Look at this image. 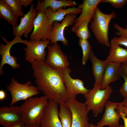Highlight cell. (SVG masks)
Segmentation results:
<instances>
[{"label":"cell","instance_id":"1","mask_svg":"<svg viewBox=\"0 0 127 127\" xmlns=\"http://www.w3.org/2000/svg\"><path fill=\"white\" fill-rule=\"evenodd\" d=\"M36 87L48 99L59 104L68 99L62 69H53L45 62L35 60L30 63Z\"/></svg>","mask_w":127,"mask_h":127},{"label":"cell","instance_id":"2","mask_svg":"<svg viewBox=\"0 0 127 127\" xmlns=\"http://www.w3.org/2000/svg\"><path fill=\"white\" fill-rule=\"evenodd\" d=\"M48 100L44 95L31 97L25 100L19 107L22 121L25 125L40 126V120Z\"/></svg>","mask_w":127,"mask_h":127},{"label":"cell","instance_id":"3","mask_svg":"<svg viewBox=\"0 0 127 127\" xmlns=\"http://www.w3.org/2000/svg\"><path fill=\"white\" fill-rule=\"evenodd\" d=\"M116 16L114 12L109 14L103 13L97 6L91 21L90 28L96 40L100 44L107 47H110L108 38L109 24L111 20Z\"/></svg>","mask_w":127,"mask_h":127},{"label":"cell","instance_id":"4","mask_svg":"<svg viewBox=\"0 0 127 127\" xmlns=\"http://www.w3.org/2000/svg\"><path fill=\"white\" fill-rule=\"evenodd\" d=\"M113 90L108 85L103 89H99L90 90L84 97L86 99L84 103L89 112L92 111L95 117L101 113L106 102L108 100Z\"/></svg>","mask_w":127,"mask_h":127},{"label":"cell","instance_id":"5","mask_svg":"<svg viewBox=\"0 0 127 127\" xmlns=\"http://www.w3.org/2000/svg\"><path fill=\"white\" fill-rule=\"evenodd\" d=\"M7 86V89L11 93L12 100L10 106H12L16 102L25 100L39 94V91L36 87L32 85L29 81L23 84L19 83L13 78Z\"/></svg>","mask_w":127,"mask_h":127},{"label":"cell","instance_id":"6","mask_svg":"<svg viewBox=\"0 0 127 127\" xmlns=\"http://www.w3.org/2000/svg\"><path fill=\"white\" fill-rule=\"evenodd\" d=\"M38 14L33 22V31L30 36L31 40H50L53 29L44 12L37 11Z\"/></svg>","mask_w":127,"mask_h":127},{"label":"cell","instance_id":"7","mask_svg":"<svg viewBox=\"0 0 127 127\" xmlns=\"http://www.w3.org/2000/svg\"><path fill=\"white\" fill-rule=\"evenodd\" d=\"M72 113L71 127H90L87 106L75 99H68L65 102Z\"/></svg>","mask_w":127,"mask_h":127},{"label":"cell","instance_id":"8","mask_svg":"<svg viewBox=\"0 0 127 127\" xmlns=\"http://www.w3.org/2000/svg\"><path fill=\"white\" fill-rule=\"evenodd\" d=\"M0 36L6 43L5 44H0V55L2 56L0 64V75L1 76L3 73V68L5 64L9 65L14 69L18 68L20 67V65L17 62V58L11 55L10 52V49L13 45L18 43H22L27 46L28 40H23L21 37L16 36L12 40L8 41L5 38L1 36Z\"/></svg>","mask_w":127,"mask_h":127},{"label":"cell","instance_id":"9","mask_svg":"<svg viewBox=\"0 0 127 127\" xmlns=\"http://www.w3.org/2000/svg\"><path fill=\"white\" fill-rule=\"evenodd\" d=\"M51 44L50 41L30 40L24 49L25 59L31 63L35 60L45 62L46 56L45 48Z\"/></svg>","mask_w":127,"mask_h":127},{"label":"cell","instance_id":"10","mask_svg":"<svg viewBox=\"0 0 127 127\" xmlns=\"http://www.w3.org/2000/svg\"><path fill=\"white\" fill-rule=\"evenodd\" d=\"M63 78L66 88L68 99H75L78 94L84 95L90 90L86 88L83 81L78 79H73L70 75L71 70L68 67L62 69Z\"/></svg>","mask_w":127,"mask_h":127},{"label":"cell","instance_id":"11","mask_svg":"<svg viewBox=\"0 0 127 127\" xmlns=\"http://www.w3.org/2000/svg\"><path fill=\"white\" fill-rule=\"evenodd\" d=\"M48 52L45 63L55 69H63L68 67V58L63 53L57 42L47 47Z\"/></svg>","mask_w":127,"mask_h":127},{"label":"cell","instance_id":"12","mask_svg":"<svg viewBox=\"0 0 127 127\" xmlns=\"http://www.w3.org/2000/svg\"><path fill=\"white\" fill-rule=\"evenodd\" d=\"M76 16V15L68 14L66 16L61 23L56 21L53 22L52 24L53 29L50 40L51 45L58 41H60L64 46H68L67 40L64 36V30L66 28L73 25Z\"/></svg>","mask_w":127,"mask_h":127},{"label":"cell","instance_id":"13","mask_svg":"<svg viewBox=\"0 0 127 127\" xmlns=\"http://www.w3.org/2000/svg\"><path fill=\"white\" fill-rule=\"evenodd\" d=\"M58 103L48 99L40 123V127H63L58 113Z\"/></svg>","mask_w":127,"mask_h":127},{"label":"cell","instance_id":"14","mask_svg":"<svg viewBox=\"0 0 127 127\" xmlns=\"http://www.w3.org/2000/svg\"><path fill=\"white\" fill-rule=\"evenodd\" d=\"M34 4L31 5L30 9L24 15L20 17V22L17 26L12 27L14 36H18L21 37L23 35L25 38L34 28L33 22L37 16V10L34 7Z\"/></svg>","mask_w":127,"mask_h":127},{"label":"cell","instance_id":"15","mask_svg":"<svg viewBox=\"0 0 127 127\" xmlns=\"http://www.w3.org/2000/svg\"><path fill=\"white\" fill-rule=\"evenodd\" d=\"M119 103L108 100L106 102L105 112L101 119L97 124L98 126L103 127L107 125L111 127H119L120 117L116 109Z\"/></svg>","mask_w":127,"mask_h":127},{"label":"cell","instance_id":"16","mask_svg":"<svg viewBox=\"0 0 127 127\" xmlns=\"http://www.w3.org/2000/svg\"><path fill=\"white\" fill-rule=\"evenodd\" d=\"M22 117L20 107L12 105L3 106L0 108V124L7 127L22 121Z\"/></svg>","mask_w":127,"mask_h":127},{"label":"cell","instance_id":"17","mask_svg":"<svg viewBox=\"0 0 127 127\" xmlns=\"http://www.w3.org/2000/svg\"><path fill=\"white\" fill-rule=\"evenodd\" d=\"M101 0H83L79 4L81 9V13L76 18L75 24L71 29L73 32L83 21L88 19L91 21L93 18L98 5L100 3Z\"/></svg>","mask_w":127,"mask_h":127},{"label":"cell","instance_id":"18","mask_svg":"<svg viewBox=\"0 0 127 127\" xmlns=\"http://www.w3.org/2000/svg\"><path fill=\"white\" fill-rule=\"evenodd\" d=\"M89 59L91 62L92 73L95 80L93 88L98 89L100 87L107 63L105 60H101L98 58L92 50L90 54Z\"/></svg>","mask_w":127,"mask_h":127},{"label":"cell","instance_id":"19","mask_svg":"<svg viewBox=\"0 0 127 127\" xmlns=\"http://www.w3.org/2000/svg\"><path fill=\"white\" fill-rule=\"evenodd\" d=\"M122 73L120 65L107 63L100 89H103L110 83L119 79Z\"/></svg>","mask_w":127,"mask_h":127},{"label":"cell","instance_id":"20","mask_svg":"<svg viewBox=\"0 0 127 127\" xmlns=\"http://www.w3.org/2000/svg\"><path fill=\"white\" fill-rule=\"evenodd\" d=\"M110 48L109 54L105 60L107 63L120 65L127 62V49L121 47L112 40Z\"/></svg>","mask_w":127,"mask_h":127},{"label":"cell","instance_id":"21","mask_svg":"<svg viewBox=\"0 0 127 127\" xmlns=\"http://www.w3.org/2000/svg\"><path fill=\"white\" fill-rule=\"evenodd\" d=\"M77 5L74 1L71 0H44L41 2L39 0L36 9L37 11H44L47 8L50 7L53 12H55L61 8H65L67 7L75 6Z\"/></svg>","mask_w":127,"mask_h":127},{"label":"cell","instance_id":"22","mask_svg":"<svg viewBox=\"0 0 127 127\" xmlns=\"http://www.w3.org/2000/svg\"><path fill=\"white\" fill-rule=\"evenodd\" d=\"M63 8H60L55 12H53L50 7L48 8L45 10L44 12L52 24L55 21L62 22L67 14H72L77 15L81 12V8L79 5L77 8L73 6L66 9Z\"/></svg>","mask_w":127,"mask_h":127},{"label":"cell","instance_id":"23","mask_svg":"<svg viewBox=\"0 0 127 127\" xmlns=\"http://www.w3.org/2000/svg\"><path fill=\"white\" fill-rule=\"evenodd\" d=\"M0 18L3 19L12 27L18 25V18L9 6L3 0H0Z\"/></svg>","mask_w":127,"mask_h":127},{"label":"cell","instance_id":"24","mask_svg":"<svg viewBox=\"0 0 127 127\" xmlns=\"http://www.w3.org/2000/svg\"><path fill=\"white\" fill-rule=\"evenodd\" d=\"M58 115L63 127H71L72 115L71 110L65 102L59 104Z\"/></svg>","mask_w":127,"mask_h":127},{"label":"cell","instance_id":"25","mask_svg":"<svg viewBox=\"0 0 127 127\" xmlns=\"http://www.w3.org/2000/svg\"><path fill=\"white\" fill-rule=\"evenodd\" d=\"M91 22L87 19L82 22L73 32L79 39H87L90 37V34L88 28V24Z\"/></svg>","mask_w":127,"mask_h":127},{"label":"cell","instance_id":"26","mask_svg":"<svg viewBox=\"0 0 127 127\" xmlns=\"http://www.w3.org/2000/svg\"><path fill=\"white\" fill-rule=\"evenodd\" d=\"M79 44L82 51V64L83 65H84L87 61L89 59L90 54L92 50L87 39H79Z\"/></svg>","mask_w":127,"mask_h":127},{"label":"cell","instance_id":"27","mask_svg":"<svg viewBox=\"0 0 127 127\" xmlns=\"http://www.w3.org/2000/svg\"><path fill=\"white\" fill-rule=\"evenodd\" d=\"M9 6L17 18L24 16V14L22 10V6L19 0H3Z\"/></svg>","mask_w":127,"mask_h":127},{"label":"cell","instance_id":"28","mask_svg":"<svg viewBox=\"0 0 127 127\" xmlns=\"http://www.w3.org/2000/svg\"><path fill=\"white\" fill-rule=\"evenodd\" d=\"M108 3L114 8H120L127 2V0H101L100 3Z\"/></svg>","mask_w":127,"mask_h":127},{"label":"cell","instance_id":"29","mask_svg":"<svg viewBox=\"0 0 127 127\" xmlns=\"http://www.w3.org/2000/svg\"><path fill=\"white\" fill-rule=\"evenodd\" d=\"M122 77L123 78L124 81L119 90V92L123 97L127 99V76L123 72Z\"/></svg>","mask_w":127,"mask_h":127},{"label":"cell","instance_id":"30","mask_svg":"<svg viewBox=\"0 0 127 127\" xmlns=\"http://www.w3.org/2000/svg\"><path fill=\"white\" fill-rule=\"evenodd\" d=\"M123 101L119 103L117 106L116 110L119 114L120 118H122L123 120L124 127H127V117L126 116V114L123 111Z\"/></svg>","mask_w":127,"mask_h":127},{"label":"cell","instance_id":"31","mask_svg":"<svg viewBox=\"0 0 127 127\" xmlns=\"http://www.w3.org/2000/svg\"><path fill=\"white\" fill-rule=\"evenodd\" d=\"M113 26L118 31L115 33L117 35L127 37V25L125 28H124L117 24L114 23L113 25Z\"/></svg>","mask_w":127,"mask_h":127},{"label":"cell","instance_id":"32","mask_svg":"<svg viewBox=\"0 0 127 127\" xmlns=\"http://www.w3.org/2000/svg\"><path fill=\"white\" fill-rule=\"evenodd\" d=\"M112 40L119 45L127 47V37L121 36L118 37L113 38Z\"/></svg>","mask_w":127,"mask_h":127},{"label":"cell","instance_id":"33","mask_svg":"<svg viewBox=\"0 0 127 127\" xmlns=\"http://www.w3.org/2000/svg\"><path fill=\"white\" fill-rule=\"evenodd\" d=\"M34 1L33 0H19L22 6H24L25 7H26L29 5H31Z\"/></svg>","mask_w":127,"mask_h":127},{"label":"cell","instance_id":"34","mask_svg":"<svg viewBox=\"0 0 127 127\" xmlns=\"http://www.w3.org/2000/svg\"><path fill=\"white\" fill-rule=\"evenodd\" d=\"M120 66L123 72L127 76V62L121 64Z\"/></svg>","mask_w":127,"mask_h":127},{"label":"cell","instance_id":"35","mask_svg":"<svg viewBox=\"0 0 127 127\" xmlns=\"http://www.w3.org/2000/svg\"><path fill=\"white\" fill-rule=\"evenodd\" d=\"M25 124L22 121H21L7 127H24Z\"/></svg>","mask_w":127,"mask_h":127},{"label":"cell","instance_id":"36","mask_svg":"<svg viewBox=\"0 0 127 127\" xmlns=\"http://www.w3.org/2000/svg\"><path fill=\"white\" fill-rule=\"evenodd\" d=\"M6 97L5 92L3 90H0V100L2 101Z\"/></svg>","mask_w":127,"mask_h":127},{"label":"cell","instance_id":"37","mask_svg":"<svg viewBox=\"0 0 127 127\" xmlns=\"http://www.w3.org/2000/svg\"><path fill=\"white\" fill-rule=\"evenodd\" d=\"M123 102V107L127 109V99L124 98Z\"/></svg>","mask_w":127,"mask_h":127},{"label":"cell","instance_id":"38","mask_svg":"<svg viewBox=\"0 0 127 127\" xmlns=\"http://www.w3.org/2000/svg\"><path fill=\"white\" fill-rule=\"evenodd\" d=\"M24 127H40V126L38 125H25Z\"/></svg>","mask_w":127,"mask_h":127},{"label":"cell","instance_id":"39","mask_svg":"<svg viewBox=\"0 0 127 127\" xmlns=\"http://www.w3.org/2000/svg\"><path fill=\"white\" fill-rule=\"evenodd\" d=\"M123 112L126 113V116L127 117V109L123 107Z\"/></svg>","mask_w":127,"mask_h":127},{"label":"cell","instance_id":"40","mask_svg":"<svg viewBox=\"0 0 127 127\" xmlns=\"http://www.w3.org/2000/svg\"><path fill=\"white\" fill-rule=\"evenodd\" d=\"M90 127H99L97 125H95L91 123L90 124Z\"/></svg>","mask_w":127,"mask_h":127},{"label":"cell","instance_id":"41","mask_svg":"<svg viewBox=\"0 0 127 127\" xmlns=\"http://www.w3.org/2000/svg\"><path fill=\"white\" fill-rule=\"evenodd\" d=\"M119 127H124V126L122 125H119Z\"/></svg>","mask_w":127,"mask_h":127}]
</instances>
